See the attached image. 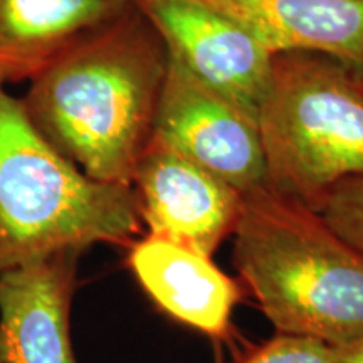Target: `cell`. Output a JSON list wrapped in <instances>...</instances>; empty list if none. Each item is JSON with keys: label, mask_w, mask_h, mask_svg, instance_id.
<instances>
[{"label": "cell", "mask_w": 363, "mask_h": 363, "mask_svg": "<svg viewBox=\"0 0 363 363\" xmlns=\"http://www.w3.org/2000/svg\"><path fill=\"white\" fill-rule=\"evenodd\" d=\"M318 212L335 233L363 254V175L335 185Z\"/></svg>", "instance_id": "12"}, {"label": "cell", "mask_w": 363, "mask_h": 363, "mask_svg": "<svg viewBox=\"0 0 363 363\" xmlns=\"http://www.w3.org/2000/svg\"><path fill=\"white\" fill-rule=\"evenodd\" d=\"M267 185L320 211L345 179L363 175V86L316 52H281L257 104Z\"/></svg>", "instance_id": "4"}, {"label": "cell", "mask_w": 363, "mask_h": 363, "mask_svg": "<svg viewBox=\"0 0 363 363\" xmlns=\"http://www.w3.org/2000/svg\"><path fill=\"white\" fill-rule=\"evenodd\" d=\"M81 254H51L0 278V363H76L71 303Z\"/></svg>", "instance_id": "8"}, {"label": "cell", "mask_w": 363, "mask_h": 363, "mask_svg": "<svg viewBox=\"0 0 363 363\" xmlns=\"http://www.w3.org/2000/svg\"><path fill=\"white\" fill-rule=\"evenodd\" d=\"M148 145L187 158L240 194L267 185L256 113L172 59Z\"/></svg>", "instance_id": "5"}, {"label": "cell", "mask_w": 363, "mask_h": 363, "mask_svg": "<svg viewBox=\"0 0 363 363\" xmlns=\"http://www.w3.org/2000/svg\"><path fill=\"white\" fill-rule=\"evenodd\" d=\"M128 0H0V88L29 83Z\"/></svg>", "instance_id": "11"}, {"label": "cell", "mask_w": 363, "mask_h": 363, "mask_svg": "<svg viewBox=\"0 0 363 363\" xmlns=\"http://www.w3.org/2000/svg\"><path fill=\"white\" fill-rule=\"evenodd\" d=\"M148 234L212 257L238 224L242 194L187 158L148 145L133 184Z\"/></svg>", "instance_id": "7"}, {"label": "cell", "mask_w": 363, "mask_h": 363, "mask_svg": "<svg viewBox=\"0 0 363 363\" xmlns=\"http://www.w3.org/2000/svg\"><path fill=\"white\" fill-rule=\"evenodd\" d=\"M169 65L160 34L128 0L35 74L21 103L40 135L83 174L131 185Z\"/></svg>", "instance_id": "1"}, {"label": "cell", "mask_w": 363, "mask_h": 363, "mask_svg": "<svg viewBox=\"0 0 363 363\" xmlns=\"http://www.w3.org/2000/svg\"><path fill=\"white\" fill-rule=\"evenodd\" d=\"M274 54L316 52L363 69V0H197Z\"/></svg>", "instance_id": "10"}, {"label": "cell", "mask_w": 363, "mask_h": 363, "mask_svg": "<svg viewBox=\"0 0 363 363\" xmlns=\"http://www.w3.org/2000/svg\"><path fill=\"white\" fill-rule=\"evenodd\" d=\"M142 225L131 185L83 174L0 88V278L56 252L131 246Z\"/></svg>", "instance_id": "3"}, {"label": "cell", "mask_w": 363, "mask_h": 363, "mask_svg": "<svg viewBox=\"0 0 363 363\" xmlns=\"http://www.w3.org/2000/svg\"><path fill=\"white\" fill-rule=\"evenodd\" d=\"M338 352L342 363H363V338Z\"/></svg>", "instance_id": "14"}, {"label": "cell", "mask_w": 363, "mask_h": 363, "mask_svg": "<svg viewBox=\"0 0 363 363\" xmlns=\"http://www.w3.org/2000/svg\"><path fill=\"white\" fill-rule=\"evenodd\" d=\"M233 262L278 335L337 350L363 338V254L320 212L269 187L242 194Z\"/></svg>", "instance_id": "2"}, {"label": "cell", "mask_w": 363, "mask_h": 363, "mask_svg": "<svg viewBox=\"0 0 363 363\" xmlns=\"http://www.w3.org/2000/svg\"><path fill=\"white\" fill-rule=\"evenodd\" d=\"M355 74H357L358 81H360V84L363 86V69H360V71H355Z\"/></svg>", "instance_id": "15"}, {"label": "cell", "mask_w": 363, "mask_h": 363, "mask_svg": "<svg viewBox=\"0 0 363 363\" xmlns=\"http://www.w3.org/2000/svg\"><path fill=\"white\" fill-rule=\"evenodd\" d=\"M239 363H342L337 348L311 338L278 335L252 348Z\"/></svg>", "instance_id": "13"}, {"label": "cell", "mask_w": 363, "mask_h": 363, "mask_svg": "<svg viewBox=\"0 0 363 363\" xmlns=\"http://www.w3.org/2000/svg\"><path fill=\"white\" fill-rule=\"evenodd\" d=\"M152 22L169 56L199 81L256 113L272 54L233 17L197 0H130Z\"/></svg>", "instance_id": "6"}, {"label": "cell", "mask_w": 363, "mask_h": 363, "mask_svg": "<svg viewBox=\"0 0 363 363\" xmlns=\"http://www.w3.org/2000/svg\"><path fill=\"white\" fill-rule=\"evenodd\" d=\"M128 266L148 298L175 321L216 342L234 337L233 315L242 291L212 257L148 234L130 246Z\"/></svg>", "instance_id": "9"}]
</instances>
